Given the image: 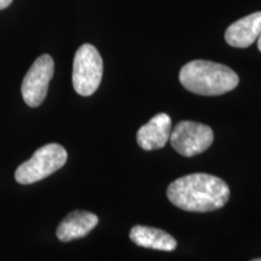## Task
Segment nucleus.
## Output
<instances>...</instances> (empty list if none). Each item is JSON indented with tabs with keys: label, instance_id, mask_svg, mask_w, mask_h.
<instances>
[{
	"label": "nucleus",
	"instance_id": "nucleus-1",
	"mask_svg": "<svg viewBox=\"0 0 261 261\" xmlns=\"http://www.w3.org/2000/svg\"><path fill=\"white\" fill-rule=\"evenodd\" d=\"M167 197L182 211L205 213L223 208L230 198V189L215 175L195 173L171 182Z\"/></svg>",
	"mask_w": 261,
	"mask_h": 261
},
{
	"label": "nucleus",
	"instance_id": "nucleus-2",
	"mask_svg": "<svg viewBox=\"0 0 261 261\" xmlns=\"http://www.w3.org/2000/svg\"><path fill=\"white\" fill-rule=\"evenodd\" d=\"M180 84L188 91L201 96H220L234 90L240 77L231 68L215 62H189L179 73Z\"/></svg>",
	"mask_w": 261,
	"mask_h": 261
},
{
	"label": "nucleus",
	"instance_id": "nucleus-3",
	"mask_svg": "<svg viewBox=\"0 0 261 261\" xmlns=\"http://www.w3.org/2000/svg\"><path fill=\"white\" fill-rule=\"evenodd\" d=\"M68 154L60 144H47L39 148L28 161L16 169L15 179L22 185L42 180L65 165Z\"/></svg>",
	"mask_w": 261,
	"mask_h": 261
},
{
	"label": "nucleus",
	"instance_id": "nucleus-4",
	"mask_svg": "<svg viewBox=\"0 0 261 261\" xmlns=\"http://www.w3.org/2000/svg\"><path fill=\"white\" fill-rule=\"evenodd\" d=\"M103 76V60L93 45L77 48L73 63V86L80 96L89 97L99 87Z\"/></svg>",
	"mask_w": 261,
	"mask_h": 261
},
{
	"label": "nucleus",
	"instance_id": "nucleus-5",
	"mask_svg": "<svg viewBox=\"0 0 261 261\" xmlns=\"http://www.w3.org/2000/svg\"><path fill=\"white\" fill-rule=\"evenodd\" d=\"M214 133L210 126L194 121H180L172 129V148L185 158L200 155L213 144Z\"/></svg>",
	"mask_w": 261,
	"mask_h": 261
},
{
	"label": "nucleus",
	"instance_id": "nucleus-6",
	"mask_svg": "<svg viewBox=\"0 0 261 261\" xmlns=\"http://www.w3.org/2000/svg\"><path fill=\"white\" fill-rule=\"evenodd\" d=\"M54 71V60L48 55H42L32 64L25 74L21 89L22 97L27 106L37 108L44 102Z\"/></svg>",
	"mask_w": 261,
	"mask_h": 261
},
{
	"label": "nucleus",
	"instance_id": "nucleus-7",
	"mask_svg": "<svg viewBox=\"0 0 261 261\" xmlns=\"http://www.w3.org/2000/svg\"><path fill=\"white\" fill-rule=\"evenodd\" d=\"M172 133V120L165 113L158 114L137 132V143L143 150L165 148Z\"/></svg>",
	"mask_w": 261,
	"mask_h": 261
},
{
	"label": "nucleus",
	"instance_id": "nucleus-8",
	"mask_svg": "<svg viewBox=\"0 0 261 261\" xmlns=\"http://www.w3.org/2000/svg\"><path fill=\"white\" fill-rule=\"evenodd\" d=\"M261 34V11L238 19L226 29L225 40L230 46L246 48L254 44Z\"/></svg>",
	"mask_w": 261,
	"mask_h": 261
},
{
	"label": "nucleus",
	"instance_id": "nucleus-9",
	"mask_svg": "<svg viewBox=\"0 0 261 261\" xmlns=\"http://www.w3.org/2000/svg\"><path fill=\"white\" fill-rule=\"evenodd\" d=\"M98 224L96 214L86 211L71 212L57 227V237L62 242H70L87 236Z\"/></svg>",
	"mask_w": 261,
	"mask_h": 261
},
{
	"label": "nucleus",
	"instance_id": "nucleus-10",
	"mask_svg": "<svg viewBox=\"0 0 261 261\" xmlns=\"http://www.w3.org/2000/svg\"><path fill=\"white\" fill-rule=\"evenodd\" d=\"M129 238L137 246L150 249L173 252L177 248V241L171 234L155 227L136 225L130 230Z\"/></svg>",
	"mask_w": 261,
	"mask_h": 261
},
{
	"label": "nucleus",
	"instance_id": "nucleus-11",
	"mask_svg": "<svg viewBox=\"0 0 261 261\" xmlns=\"http://www.w3.org/2000/svg\"><path fill=\"white\" fill-rule=\"evenodd\" d=\"M12 0H0V10H4L11 5Z\"/></svg>",
	"mask_w": 261,
	"mask_h": 261
},
{
	"label": "nucleus",
	"instance_id": "nucleus-12",
	"mask_svg": "<svg viewBox=\"0 0 261 261\" xmlns=\"http://www.w3.org/2000/svg\"><path fill=\"white\" fill-rule=\"evenodd\" d=\"M257 48H259V51L261 52V34H260V37L257 38Z\"/></svg>",
	"mask_w": 261,
	"mask_h": 261
},
{
	"label": "nucleus",
	"instance_id": "nucleus-13",
	"mask_svg": "<svg viewBox=\"0 0 261 261\" xmlns=\"http://www.w3.org/2000/svg\"><path fill=\"white\" fill-rule=\"evenodd\" d=\"M252 261H261V257H259V259H254V260H252Z\"/></svg>",
	"mask_w": 261,
	"mask_h": 261
}]
</instances>
